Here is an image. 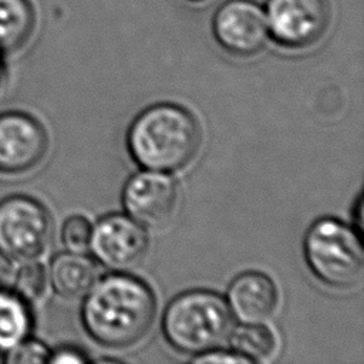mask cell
<instances>
[{"label": "cell", "instance_id": "11", "mask_svg": "<svg viewBox=\"0 0 364 364\" xmlns=\"http://www.w3.org/2000/svg\"><path fill=\"white\" fill-rule=\"evenodd\" d=\"M276 304V284L262 272H245L228 289V306L242 323L264 321L273 314Z\"/></svg>", "mask_w": 364, "mask_h": 364}, {"label": "cell", "instance_id": "19", "mask_svg": "<svg viewBox=\"0 0 364 364\" xmlns=\"http://www.w3.org/2000/svg\"><path fill=\"white\" fill-rule=\"evenodd\" d=\"M192 361L193 363H250L247 358L242 357L235 351H223L216 348L193 355Z\"/></svg>", "mask_w": 364, "mask_h": 364}, {"label": "cell", "instance_id": "9", "mask_svg": "<svg viewBox=\"0 0 364 364\" xmlns=\"http://www.w3.org/2000/svg\"><path fill=\"white\" fill-rule=\"evenodd\" d=\"M122 203L128 216L139 225L159 229L166 226L175 213L178 188L165 172L145 169L125 182Z\"/></svg>", "mask_w": 364, "mask_h": 364}, {"label": "cell", "instance_id": "4", "mask_svg": "<svg viewBox=\"0 0 364 364\" xmlns=\"http://www.w3.org/2000/svg\"><path fill=\"white\" fill-rule=\"evenodd\" d=\"M304 257L311 273L334 289H350L363 276L360 232L334 218L317 219L304 236Z\"/></svg>", "mask_w": 364, "mask_h": 364}, {"label": "cell", "instance_id": "13", "mask_svg": "<svg viewBox=\"0 0 364 364\" xmlns=\"http://www.w3.org/2000/svg\"><path fill=\"white\" fill-rule=\"evenodd\" d=\"M36 27V10L30 0H0V55L26 46Z\"/></svg>", "mask_w": 364, "mask_h": 364}, {"label": "cell", "instance_id": "24", "mask_svg": "<svg viewBox=\"0 0 364 364\" xmlns=\"http://www.w3.org/2000/svg\"><path fill=\"white\" fill-rule=\"evenodd\" d=\"M1 57V55H0ZM1 71H3V65H1V60H0V77H1Z\"/></svg>", "mask_w": 364, "mask_h": 364}, {"label": "cell", "instance_id": "14", "mask_svg": "<svg viewBox=\"0 0 364 364\" xmlns=\"http://www.w3.org/2000/svg\"><path fill=\"white\" fill-rule=\"evenodd\" d=\"M31 328V314L18 294L0 290V353H7L27 338Z\"/></svg>", "mask_w": 364, "mask_h": 364}, {"label": "cell", "instance_id": "16", "mask_svg": "<svg viewBox=\"0 0 364 364\" xmlns=\"http://www.w3.org/2000/svg\"><path fill=\"white\" fill-rule=\"evenodd\" d=\"M47 286V273L43 264L28 260L17 273H14V293L24 301H33L43 296Z\"/></svg>", "mask_w": 364, "mask_h": 364}, {"label": "cell", "instance_id": "7", "mask_svg": "<svg viewBox=\"0 0 364 364\" xmlns=\"http://www.w3.org/2000/svg\"><path fill=\"white\" fill-rule=\"evenodd\" d=\"M149 240L142 225L131 216H104L91 230L90 246L94 257L107 269L128 272L146 256Z\"/></svg>", "mask_w": 364, "mask_h": 364}, {"label": "cell", "instance_id": "18", "mask_svg": "<svg viewBox=\"0 0 364 364\" xmlns=\"http://www.w3.org/2000/svg\"><path fill=\"white\" fill-rule=\"evenodd\" d=\"M48 357L50 351L43 343L27 338H24L6 353V361L10 364L48 363Z\"/></svg>", "mask_w": 364, "mask_h": 364}, {"label": "cell", "instance_id": "2", "mask_svg": "<svg viewBox=\"0 0 364 364\" xmlns=\"http://www.w3.org/2000/svg\"><path fill=\"white\" fill-rule=\"evenodd\" d=\"M200 136L199 124L188 109L161 102L135 117L127 132V148L141 168L166 173L193 159Z\"/></svg>", "mask_w": 364, "mask_h": 364}, {"label": "cell", "instance_id": "5", "mask_svg": "<svg viewBox=\"0 0 364 364\" xmlns=\"http://www.w3.org/2000/svg\"><path fill=\"white\" fill-rule=\"evenodd\" d=\"M51 236L50 213L38 200L16 195L0 202V252L9 259L28 262L38 257Z\"/></svg>", "mask_w": 364, "mask_h": 364}, {"label": "cell", "instance_id": "12", "mask_svg": "<svg viewBox=\"0 0 364 364\" xmlns=\"http://www.w3.org/2000/svg\"><path fill=\"white\" fill-rule=\"evenodd\" d=\"M97 276L94 260L78 252L58 253L50 264V282L54 290L67 299L85 296L97 282Z\"/></svg>", "mask_w": 364, "mask_h": 364}, {"label": "cell", "instance_id": "22", "mask_svg": "<svg viewBox=\"0 0 364 364\" xmlns=\"http://www.w3.org/2000/svg\"><path fill=\"white\" fill-rule=\"evenodd\" d=\"M355 208H357V210H355V219H357V230L361 233V229H363V198H361V195L358 196V199H357V203H355Z\"/></svg>", "mask_w": 364, "mask_h": 364}, {"label": "cell", "instance_id": "10", "mask_svg": "<svg viewBox=\"0 0 364 364\" xmlns=\"http://www.w3.org/2000/svg\"><path fill=\"white\" fill-rule=\"evenodd\" d=\"M43 125L23 112L0 115V172L21 173L34 168L47 152Z\"/></svg>", "mask_w": 364, "mask_h": 364}, {"label": "cell", "instance_id": "6", "mask_svg": "<svg viewBox=\"0 0 364 364\" xmlns=\"http://www.w3.org/2000/svg\"><path fill=\"white\" fill-rule=\"evenodd\" d=\"M267 28L286 48H306L317 43L330 23L326 0H267Z\"/></svg>", "mask_w": 364, "mask_h": 364}, {"label": "cell", "instance_id": "15", "mask_svg": "<svg viewBox=\"0 0 364 364\" xmlns=\"http://www.w3.org/2000/svg\"><path fill=\"white\" fill-rule=\"evenodd\" d=\"M228 340L232 350L250 363L270 357L276 348L273 333L260 323H243L232 328Z\"/></svg>", "mask_w": 364, "mask_h": 364}, {"label": "cell", "instance_id": "17", "mask_svg": "<svg viewBox=\"0 0 364 364\" xmlns=\"http://www.w3.org/2000/svg\"><path fill=\"white\" fill-rule=\"evenodd\" d=\"M92 226L90 220L81 215L70 216L61 229V239L70 252L82 253L90 246Z\"/></svg>", "mask_w": 364, "mask_h": 364}, {"label": "cell", "instance_id": "1", "mask_svg": "<svg viewBox=\"0 0 364 364\" xmlns=\"http://www.w3.org/2000/svg\"><path fill=\"white\" fill-rule=\"evenodd\" d=\"M156 314L151 287L124 272L95 282L85 294L81 321L87 333L109 348L138 343L149 331Z\"/></svg>", "mask_w": 364, "mask_h": 364}, {"label": "cell", "instance_id": "21", "mask_svg": "<svg viewBox=\"0 0 364 364\" xmlns=\"http://www.w3.org/2000/svg\"><path fill=\"white\" fill-rule=\"evenodd\" d=\"M14 269L10 259L0 252V290H9L13 284Z\"/></svg>", "mask_w": 364, "mask_h": 364}, {"label": "cell", "instance_id": "8", "mask_svg": "<svg viewBox=\"0 0 364 364\" xmlns=\"http://www.w3.org/2000/svg\"><path fill=\"white\" fill-rule=\"evenodd\" d=\"M212 31L223 50L240 57L259 53L269 34L266 14L252 0L225 1L213 16Z\"/></svg>", "mask_w": 364, "mask_h": 364}, {"label": "cell", "instance_id": "20", "mask_svg": "<svg viewBox=\"0 0 364 364\" xmlns=\"http://www.w3.org/2000/svg\"><path fill=\"white\" fill-rule=\"evenodd\" d=\"M90 361V358L80 350L74 348V347H61L58 350H55L54 353H50L48 357V363H67V364H82Z\"/></svg>", "mask_w": 364, "mask_h": 364}, {"label": "cell", "instance_id": "3", "mask_svg": "<svg viewBox=\"0 0 364 364\" xmlns=\"http://www.w3.org/2000/svg\"><path fill=\"white\" fill-rule=\"evenodd\" d=\"M233 328L226 300L210 290H189L176 296L162 316L166 341L183 354L198 355L222 346Z\"/></svg>", "mask_w": 364, "mask_h": 364}, {"label": "cell", "instance_id": "23", "mask_svg": "<svg viewBox=\"0 0 364 364\" xmlns=\"http://www.w3.org/2000/svg\"><path fill=\"white\" fill-rule=\"evenodd\" d=\"M188 1H191V3H205L208 0H188Z\"/></svg>", "mask_w": 364, "mask_h": 364}]
</instances>
